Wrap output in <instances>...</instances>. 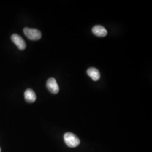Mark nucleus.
<instances>
[{
	"mask_svg": "<svg viewBox=\"0 0 152 152\" xmlns=\"http://www.w3.org/2000/svg\"><path fill=\"white\" fill-rule=\"evenodd\" d=\"M64 140L66 145L71 148H75L80 144V140L78 137L71 132L65 133L64 135Z\"/></svg>",
	"mask_w": 152,
	"mask_h": 152,
	"instance_id": "1",
	"label": "nucleus"
},
{
	"mask_svg": "<svg viewBox=\"0 0 152 152\" xmlns=\"http://www.w3.org/2000/svg\"><path fill=\"white\" fill-rule=\"evenodd\" d=\"M23 32L29 39L37 41L42 37L41 32L37 29L26 27L23 29Z\"/></svg>",
	"mask_w": 152,
	"mask_h": 152,
	"instance_id": "2",
	"label": "nucleus"
},
{
	"mask_svg": "<svg viewBox=\"0 0 152 152\" xmlns=\"http://www.w3.org/2000/svg\"><path fill=\"white\" fill-rule=\"evenodd\" d=\"M12 41L16 45L18 48L20 50H24L26 48V44L20 36L18 34H13L11 36Z\"/></svg>",
	"mask_w": 152,
	"mask_h": 152,
	"instance_id": "3",
	"label": "nucleus"
},
{
	"mask_svg": "<svg viewBox=\"0 0 152 152\" xmlns=\"http://www.w3.org/2000/svg\"><path fill=\"white\" fill-rule=\"evenodd\" d=\"M46 87L49 91L53 94H56L59 92V87L56 80L54 78H50L46 82Z\"/></svg>",
	"mask_w": 152,
	"mask_h": 152,
	"instance_id": "4",
	"label": "nucleus"
},
{
	"mask_svg": "<svg viewBox=\"0 0 152 152\" xmlns=\"http://www.w3.org/2000/svg\"><path fill=\"white\" fill-rule=\"evenodd\" d=\"M92 31L93 33L98 37H104L108 34L107 29L102 26H95L92 28Z\"/></svg>",
	"mask_w": 152,
	"mask_h": 152,
	"instance_id": "5",
	"label": "nucleus"
},
{
	"mask_svg": "<svg viewBox=\"0 0 152 152\" xmlns=\"http://www.w3.org/2000/svg\"><path fill=\"white\" fill-rule=\"evenodd\" d=\"M24 98L28 103H33L36 100V95L33 90L28 88L24 92Z\"/></svg>",
	"mask_w": 152,
	"mask_h": 152,
	"instance_id": "6",
	"label": "nucleus"
},
{
	"mask_svg": "<svg viewBox=\"0 0 152 152\" xmlns=\"http://www.w3.org/2000/svg\"><path fill=\"white\" fill-rule=\"evenodd\" d=\"M87 75L93 81H98L100 78V73L98 69L95 68H90L87 71Z\"/></svg>",
	"mask_w": 152,
	"mask_h": 152,
	"instance_id": "7",
	"label": "nucleus"
},
{
	"mask_svg": "<svg viewBox=\"0 0 152 152\" xmlns=\"http://www.w3.org/2000/svg\"><path fill=\"white\" fill-rule=\"evenodd\" d=\"M1 148H0V152H1Z\"/></svg>",
	"mask_w": 152,
	"mask_h": 152,
	"instance_id": "8",
	"label": "nucleus"
}]
</instances>
